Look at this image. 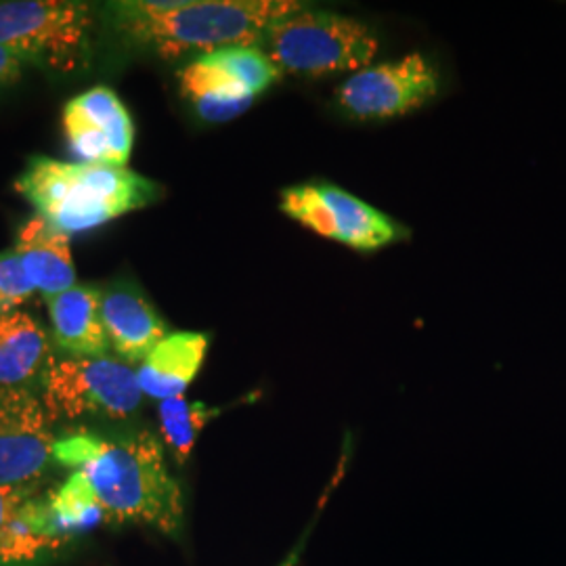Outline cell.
Wrapping results in <instances>:
<instances>
[{
	"label": "cell",
	"mask_w": 566,
	"mask_h": 566,
	"mask_svg": "<svg viewBox=\"0 0 566 566\" xmlns=\"http://www.w3.org/2000/svg\"><path fill=\"white\" fill-rule=\"evenodd\" d=\"M42 403L51 420L84 416L126 420L145 397L137 371L109 357H51L42 371Z\"/></svg>",
	"instance_id": "5b68a950"
},
{
	"label": "cell",
	"mask_w": 566,
	"mask_h": 566,
	"mask_svg": "<svg viewBox=\"0 0 566 566\" xmlns=\"http://www.w3.org/2000/svg\"><path fill=\"white\" fill-rule=\"evenodd\" d=\"M53 460L86 474L107 523L156 526L166 535L181 531V485L166 465L158 437L149 430L120 439L78 430L57 439Z\"/></svg>",
	"instance_id": "6da1fadb"
},
{
	"label": "cell",
	"mask_w": 566,
	"mask_h": 566,
	"mask_svg": "<svg viewBox=\"0 0 566 566\" xmlns=\"http://www.w3.org/2000/svg\"><path fill=\"white\" fill-rule=\"evenodd\" d=\"M13 250L20 254L30 282L44 298L57 296L76 285L70 235L46 223L39 214L21 227Z\"/></svg>",
	"instance_id": "5bb4252c"
},
{
	"label": "cell",
	"mask_w": 566,
	"mask_h": 566,
	"mask_svg": "<svg viewBox=\"0 0 566 566\" xmlns=\"http://www.w3.org/2000/svg\"><path fill=\"white\" fill-rule=\"evenodd\" d=\"M303 9L296 0H124L107 4V15L122 41L177 60L261 46L275 21Z\"/></svg>",
	"instance_id": "7a4b0ae2"
},
{
	"label": "cell",
	"mask_w": 566,
	"mask_h": 566,
	"mask_svg": "<svg viewBox=\"0 0 566 566\" xmlns=\"http://www.w3.org/2000/svg\"><path fill=\"white\" fill-rule=\"evenodd\" d=\"M210 338L198 332L168 334L137 369V380L145 397L168 401L182 397L202 369Z\"/></svg>",
	"instance_id": "4fadbf2b"
},
{
	"label": "cell",
	"mask_w": 566,
	"mask_h": 566,
	"mask_svg": "<svg viewBox=\"0 0 566 566\" xmlns=\"http://www.w3.org/2000/svg\"><path fill=\"white\" fill-rule=\"evenodd\" d=\"M182 97L193 105L203 122L221 124L242 116L254 95L233 81L210 55L189 61L179 74Z\"/></svg>",
	"instance_id": "2e32d148"
},
{
	"label": "cell",
	"mask_w": 566,
	"mask_h": 566,
	"mask_svg": "<svg viewBox=\"0 0 566 566\" xmlns=\"http://www.w3.org/2000/svg\"><path fill=\"white\" fill-rule=\"evenodd\" d=\"M282 210L306 229L361 252L380 250L409 235L403 224L378 208L327 182H304L285 189Z\"/></svg>",
	"instance_id": "52a82bcc"
},
{
	"label": "cell",
	"mask_w": 566,
	"mask_h": 566,
	"mask_svg": "<svg viewBox=\"0 0 566 566\" xmlns=\"http://www.w3.org/2000/svg\"><path fill=\"white\" fill-rule=\"evenodd\" d=\"M30 388H0V485L32 486L53 460L55 434Z\"/></svg>",
	"instance_id": "9c48e42d"
},
{
	"label": "cell",
	"mask_w": 566,
	"mask_h": 566,
	"mask_svg": "<svg viewBox=\"0 0 566 566\" xmlns=\"http://www.w3.org/2000/svg\"><path fill=\"white\" fill-rule=\"evenodd\" d=\"M34 294L36 287L30 282L20 254L13 248L0 252V317L15 313V308L28 303Z\"/></svg>",
	"instance_id": "44dd1931"
},
{
	"label": "cell",
	"mask_w": 566,
	"mask_h": 566,
	"mask_svg": "<svg viewBox=\"0 0 566 566\" xmlns=\"http://www.w3.org/2000/svg\"><path fill=\"white\" fill-rule=\"evenodd\" d=\"M91 7L74 0L0 2V44L25 61L72 72L86 60Z\"/></svg>",
	"instance_id": "8992f818"
},
{
	"label": "cell",
	"mask_w": 566,
	"mask_h": 566,
	"mask_svg": "<svg viewBox=\"0 0 566 566\" xmlns=\"http://www.w3.org/2000/svg\"><path fill=\"white\" fill-rule=\"evenodd\" d=\"M21 196L46 223L63 233L91 231L163 196L158 182L120 166L30 158L15 182Z\"/></svg>",
	"instance_id": "3957f363"
},
{
	"label": "cell",
	"mask_w": 566,
	"mask_h": 566,
	"mask_svg": "<svg viewBox=\"0 0 566 566\" xmlns=\"http://www.w3.org/2000/svg\"><path fill=\"white\" fill-rule=\"evenodd\" d=\"M61 546L46 495L34 497L32 486L0 485V565H28Z\"/></svg>",
	"instance_id": "7c38bea8"
},
{
	"label": "cell",
	"mask_w": 566,
	"mask_h": 566,
	"mask_svg": "<svg viewBox=\"0 0 566 566\" xmlns=\"http://www.w3.org/2000/svg\"><path fill=\"white\" fill-rule=\"evenodd\" d=\"M301 549H303V544H298V546H296V549H294V552H292V554H290V556H287V558H285V560H283L282 565L280 566L296 565V560H298V556H301Z\"/></svg>",
	"instance_id": "603a6c76"
},
{
	"label": "cell",
	"mask_w": 566,
	"mask_h": 566,
	"mask_svg": "<svg viewBox=\"0 0 566 566\" xmlns=\"http://www.w3.org/2000/svg\"><path fill=\"white\" fill-rule=\"evenodd\" d=\"M53 340L72 357H105L109 348L103 327L99 290L74 285L57 296L46 298Z\"/></svg>",
	"instance_id": "9a60e30c"
},
{
	"label": "cell",
	"mask_w": 566,
	"mask_h": 566,
	"mask_svg": "<svg viewBox=\"0 0 566 566\" xmlns=\"http://www.w3.org/2000/svg\"><path fill=\"white\" fill-rule=\"evenodd\" d=\"M439 93V76L424 55L411 53L355 72L338 88V105L357 120L399 118Z\"/></svg>",
	"instance_id": "ba28073f"
},
{
	"label": "cell",
	"mask_w": 566,
	"mask_h": 566,
	"mask_svg": "<svg viewBox=\"0 0 566 566\" xmlns=\"http://www.w3.org/2000/svg\"><path fill=\"white\" fill-rule=\"evenodd\" d=\"M378 46L367 23L324 9H303L275 21L261 42L280 72L303 76L355 74L371 65Z\"/></svg>",
	"instance_id": "277c9868"
},
{
	"label": "cell",
	"mask_w": 566,
	"mask_h": 566,
	"mask_svg": "<svg viewBox=\"0 0 566 566\" xmlns=\"http://www.w3.org/2000/svg\"><path fill=\"white\" fill-rule=\"evenodd\" d=\"M107 343L124 361H143L168 336L156 306L133 283H112L99 290Z\"/></svg>",
	"instance_id": "8fae6325"
},
{
	"label": "cell",
	"mask_w": 566,
	"mask_h": 566,
	"mask_svg": "<svg viewBox=\"0 0 566 566\" xmlns=\"http://www.w3.org/2000/svg\"><path fill=\"white\" fill-rule=\"evenodd\" d=\"M46 502L55 533L63 544L74 535L88 533L107 523L97 491L81 470H74L65 483L46 493Z\"/></svg>",
	"instance_id": "ac0fdd59"
},
{
	"label": "cell",
	"mask_w": 566,
	"mask_h": 566,
	"mask_svg": "<svg viewBox=\"0 0 566 566\" xmlns=\"http://www.w3.org/2000/svg\"><path fill=\"white\" fill-rule=\"evenodd\" d=\"M28 61L18 55L15 51L0 44V93L20 81Z\"/></svg>",
	"instance_id": "7402d4cb"
},
{
	"label": "cell",
	"mask_w": 566,
	"mask_h": 566,
	"mask_svg": "<svg viewBox=\"0 0 566 566\" xmlns=\"http://www.w3.org/2000/svg\"><path fill=\"white\" fill-rule=\"evenodd\" d=\"M51 359L49 336L32 315L0 317V388H18L42 376Z\"/></svg>",
	"instance_id": "e0dca14e"
},
{
	"label": "cell",
	"mask_w": 566,
	"mask_h": 566,
	"mask_svg": "<svg viewBox=\"0 0 566 566\" xmlns=\"http://www.w3.org/2000/svg\"><path fill=\"white\" fill-rule=\"evenodd\" d=\"M63 130L74 156L86 164L124 168L135 143V126L120 97L95 86L67 102Z\"/></svg>",
	"instance_id": "30bf717a"
},
{
	"label": "cell",
	"mask_w": 566,
	"mask_h": 566,
	"mask_svg": "<svg viewBox=\"0 0 566 566\" xmlns=\"http://www.w3.org/2000/svg\"><path fill=\"white\" fill-rule=\"evenodd\" d=\"M210 57L254 97H259L282 76L280 67L266 57L261 46H233L210 53Z\"/></svg>",
	"instance_id": "ffe728a7"
},
{
	"label": "cell",
	"mask_w": 566,
	"mask_h": 566,
	"mask_svg": "<svg viewBox=\"0 0 566 566\" xmlns=\"http://www.w3.org/2000/svg\"><path fill=\"white\" fill-rule=\"evenodd\" d=\"M219 416V409L208 405L187 401L185 397H175L160 401L158 418L166 446L172 449L179 464H185L196 447L206 424Z\"/></svg>",
	"instance_id": "d6986e66"
}]
</instances>
